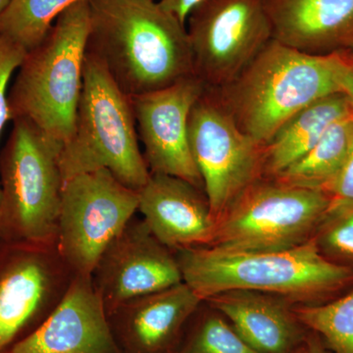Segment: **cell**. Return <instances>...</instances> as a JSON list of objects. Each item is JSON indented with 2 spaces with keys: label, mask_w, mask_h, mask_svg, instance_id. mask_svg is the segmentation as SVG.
Returning <instances> with one entry per match:
<instances>
[{
  "label": "cell",
  "mask_w": 353,
  "mask_h": 353,
  "mask_svg": "<svg viewBox=\"0 0 353 353\" xmlns=\"http://www.w3.org/2000/svg\"><path fill=\"white\" fill-rule=\"evenodd\" d=\"M183 281L208 301L230 290H252L290 303L318 304L353 285V268L325 257L314 238L280 250L199 246L178 250Z\"/></svg>",
  "instance_id": "7a4b0ae2"
},
{
  "label": "cell",
  "mask_w": 353,
  "mask_h": 353,
  "mask_svg": "<svg viewBox=\"0 0 353 353\" xmlns=\"http://www.w3.org/2000/svg\"><path fill=\"white\" fill-rule=\"evenodd\" d=\"M94 274L109 316L132 299L183 282L176 257L143 221L127 225L106 248Z\"/></svg>",
  "instance_id": "7c38bea8"
},
{
  "label": "cell",
  "mask_w": 353,
  "mask_h": 353,
  "mask_svg": "<svg viewBox=\"0 0 353 353\" xmlns=\"http://www.w3.org/2000/svg\"><path fill=\"white\" fill-rule=\"evenodd\" d=\"M190 152L216 222L241 192L263 178V146L241 131L212 88L192 106Z\"/></svg>",
  "instance_id": "9c48e42d"
},
{
  "label": "cell",
  "mask_w": 353,
  "mask_h": 353,
  "mask_svg": "<svg viewBox=\"0 0 353 353\" xmlns=\"http://www.w3.org/2000/svg\"><path fill=\"white\" fill-rule=\"evenodd\" d=\"M59 166L64 182L105 169L137 192L150 176L139 148L130 97L101 63L87 54L75 129L60 152Z\"/></svg>",
  "instance_id": "5b68a950"
},
{
  "label": "cell",
  "mask_w": 353,
  "mask_h": 353,
  "mask_svg": "<svg viewBox=\"0 0 353 353\" xmlns=\"http://www.w3.org/2000/svg\"><path fill=\"white\" fill-rule=\"evenodd\" d=\"M176 353H179V352H176Z\"/></svg>",
  "instance_id": "d6a6232c"
},
{
  "label": "cell",
  "mask_w": 353,
  "mask_h": 353,
  "mask_svg": "<svg viewBox=\"0 0 353 353\" xmlns=\"http://www.w3.org/2000/svg\"><path fill=\"white\" fill-rule=\"evenodd\" d=\"M201 1L202 0H160L158 3L164 10L175 15L183 24L185 25L192 9Z\"/></svg>",
  "instance_id": "4316f807"
},
{
  "label": "cell",
  "mask_w": 353,
  "mask_h": 353,
  "mask_svg": "<svg viewBox=\"0 0 353 353\" xmlns=\"http://www.w3.org/2000/svg\"><path fill=\"white\" fill-rule=\"evenodd\" d=\"M309 353H327L317 336H311L307 341Z\"/></svg>",
  "instance_id": "f1b7e54d"
},
{
  "label": "cell",
  "mask_w": 353,
  "mask_h": 353,
  "mask_svg": "<svg viewBox=\"0 0 353 353\" xmlns=\"http://www.w3.org/2000/svg\"><path fill=\"white\" fill-rule=\"evenodd\" d=\"M205 88L192 75L170 87L130 97L150 174L176 176L202 190L201 174L190 152L188 123L192 106Z\"/></svg>",
  "instance_id": "8fae6325"
},
{
  "label": "cell",
  "mask_w": 353,
  "mask_h": 353,
  "mask_svg": "<svg viewBox=\"0 0 353 353\" xmlns=\"http://www.w3.org/2000/svg\"><path fill=\"white\" fill-rule=\"evenodd\" d=\"M301 325L321 334L334 353H353V289L318 304L292 305Z\"/></svg>",
  "instance_id": "7402d4cb"
},
{
  "label": "cell",
  "mask_w": 353,
  "mask_h": 353,
  "mask_svg": "<svg viewBox=\"0 0 353 353\" xmlns=\"http://www.w3.org/2000/svg\"><path fill=\"white\" fill-rule=\"evenodd\" d=\"M353 115L345 92L328 95L290 118L263 146V175L273 178L304 157L336 122Z\"/></svg>",
  "instance_id": "d6986e66"
},
{
  "label": "cell",
  "mask_w": 353,
  "mask_h": 353,
  "mask_svg": "<svg viewBox=\"0 0 353 353\" xmlns=\"http://www.w3.org/2000/svg\"><path fill=\"white\" fill-rule=\"evenodd\" d=\"M208 301L256 352L292 353L301 347V324L292 310L294 304L281 297L252 290H230Z\"/></svg>",
  "instance_id": "ac0fdd59"
},
{
  "label": "cell",
  "mask_w": 353,
  "mask_h": 353,
  "mask_svg": "<svg viewBox=\"0 0 353 353\" xmlns=\"http://www.w3.org/2000/svg\"><path fill=\"white\" fill-rule=\"evenodd\" d=\"M139 196L143 222L162 245L176 250L212 245L217 222L203 190L176 176L150 174Z\"/></svg>",
  "instance_id": "9a60e30c"
},
{
  "label": "cell",
  "mask_w": 353,
  "mask_h": 353,
  "mask_svg": "<svg viewBox=\"0 0 353 353\" xmlns=\"http://www.w3.org/2000/svg\"><path fill=\"white\" fill-rule=\"evenodd\" d=\"M139 199V192L105 169L65 181L57 239L62 259L76 275L92 277L106 248L131 222Z\"/></svg>",
  "instance_id": "ba28073f"
},
{
  "label": "cell",
  "mask_w": 353,
  "mask_h": 353,
  "mask_svg": "<svg viewBox=\"0 0 353 353\" xmlns=\"http://www.w3.org/2000/svg\"><path fill=\"white\" fill-rule=\"evenodd\" d=\"M324 192L331 199L330 208L353 202V146L345 163Z\"/></svg>",
  "instance_id": "484cf974"
},
{
  "label": "cell",
  "mask_w": 353,
  "mask_h": 353,
  "mask_svg": "<svg viewBox=\"0 0 353 353\" xmlns=\"http://www.w3.org/2000/svg\"><path fill=\"white\" fill-rule=\"evenodd\" d=\"M352 64L345 52L311 55L272 39L232 82L212 90L241 131L264 146L299 111L343 92Z\"/></svg>",
  "instance_id": "3957f363"
},
{
  "label": "cell",
  "mask_w": 353,
  "mask_h": 353,
  "mask_svg": "<svg viewBox=\"0 0 353 353\" xmlns=\"http://www.w3.org/2000/svg\"><path fill=\"white\" fill-rule=\"evenodd\" d=\"M352 146L353 115L334 124L304 157L273 178L287 185L324 192Z\"/></svg>",
  "instance_id": "ffe728a7"
},
{
  "label": "cell",
  "mask_w": 353,
  "mask_h": 353,
  "mask_svg": "<svg viewBox=\"0 0 353 353\" xmlns=\"http://www.w3.org/2000/svg\"><path fill=\"white\" fill-rule=\"evenodd\" d=\"M9 3V0H0V14L2 13V11L6 9L7 4Z\"/></svg>",
  "instance_id": "4dcf8cb0"
},
{
  "label": "cell",
  "mask_w": 353,
  "mask_h": 353,
  "mask_svg": "<svg viewBox=\"0 0 353 353\" xmlns=\"http://www.w3.org/2000/svg\"><path fill=\"white\" fill-rule=\"evenodd\" d=\"M83 0H9L0 14V36L26 51L46 39L57 18Z\"/></svg>",
  "instance_id": "44dd1931"
},
{
  "label": "cell",
  "mask_w": 353,
  "mask_h": 353,
  "mask_svg": "<svg viewBox=\"0 0 353 353\" xmlns=\"http://www.w3.org/2000/svg\"><path fill=\"white\" fill-rule=\"evenodd\" d=\"M313 238L325 257L353 268V202L330 208Z\"/></svg>",
  "instance_id": "603a6c76"
},
{
  "label": "cell",
  "mask_w": 353,
  "mask_h": 353,
  "mask_svg": "<svg viewBox=\"0 0 353 353\" xmlns=\"http://www.w3.org/2000/svg\"><path fill=\"white\" fill-rule=\"evenodd\" d=\"M27 51L18 44L0 36V137L11 121L8 90L11 77L19 68Z\"/></svg>",
  "instance_id": "d4e9b609"
},
{
  "label": "cell",
  "mask_w": 353,
  "mask_h": 353,
  "mask_svg": "<svg viewBox=\"0 0 353 353\" xmlns=\"http://www.w3.org/2000/svg\"><path fill=\"white\" fill-rule=\"evenodd\" d=\"M185 282L132 299L118 308L112 326L122 353H165L202 303Z\"/></svg>",
  "instance_id": "e0dca14e"
},
{
  "label": "cell",
  "mask_w": 353,
  "mask_h": 353,
  "mask_svg": "<svg viewBox=\"0 0 353 353\" xmlns=\"http://www.w3.org/2000/svg\"><path fill=\"white\" fill-rule=\"evenodd\" d=\"M343 88V92H345V94L347 95L348 99H350V103H352L353 108V61L352 66L348 69L347 75L345 77Z\"/></svg>",
  "instance_id": "83f0119b"
},
{
  "label": "cell",
  "mask_w": 353,
  "mask_h": 353,
  "mask_svg": "<svg viewBox=\"0 0 353 353\" xmlns=\"http://www.w3.org/2000/svg\"><path fill=\"white\" fill-rule=\"evenodd\" d=\"M345 53H347L348 57H350V59H352V61H353V50H350V51H348V52H345Z\"/></svg>",
  "instance_id": "1f68e13d"
},
{
  "label": "cell",
  "mask_w": 353,
  "mask_h": 353,
  "mask_svg": "<svg viewBox=\"0 0 353 353\" xmlns=\"http://www.w3.org/2000/svg\"><path fill=\"white\" fill-rule=\"evenodd\" d=\"M85 54L128 95L145 94L194 75L187 27L154 0H88Z\"/></svg>",
  "instance_id": "6da1fadb"
},
{
  "label": "cell",
  "mask_w": 353,
  "mask_h": 353,
  "mask_svg": "<svg viewBox=\"0 0 353 353\" xmlns=\"http://www.w3.org/2000/svg\"><path fill=\"white\" fill-rule=\"evenodd\" d=\"M88 25V0L69 7L28 51L8 90L11 122L28 121L61 148L75 129Z\"/></svg>",
  "instance_id": "277c9868"
},
{
  "label": "cell",
  "mask_w": 353,
  "mask_h": 353,
  "mask_svg": "<svg viewBox=\"0 0 353 353\" xmlns=\"http://www.w3.org/2000/svg\"><path fill=\"white\" fill-rule=\"evenodd\" d=\"M54 288L48 248L0 241V353H7L46 318Z\"/></svg>",
  "instance_id": "5bb4252c"
},
{
  "label": "cell",
  "mask_w": 353,
  "mask_h": 353,
  "mask_svg": "<svg viewBox=\"0 0 353 353\" xmlns=\"http://www.w3.org/2000/svg\"><path fill=\"white\" fill-rule=\"evenodd\" d=\"M179 353H260L246 343L222 317H206Z\"/></svg>",
  "instance_id": "cb8c5ba5"
},
{
  "label": "cell",
  "mask_w": 353,
  "mask_h": 353,
  "mask_svg": "<svg viewBox=\"0 0 353 353\" xmlns=\"http://www.w3.org/2000/svg\"><path fill=\"white\" fill-rule=\"evenodd\" d=\"M272 37L311 55L353 50V0H265Z\"/></svg>",
  "instance_id": "2e32d148"
},
{
  "label": "cell",
  "mask_w": 353,
  "mask_h": 353,
  "mask_svg": "<svg viewBox=\"0 0 353 353\" xmlns=\"http://www.w3.org/2000/svg\"><path fill=\"white\" fill-rule=\"evenodd\" d=\"M187 22L194 75L206 88L232 82L273 39L265 0H202Z\"/></svg>",
  "instance_id": "30bf717a"
},
{
  "label": "cell",
  "mask_w": 353,
  "mask_h": 353,
  "mask_svg": "<svg viewBox=\"0 0 353 353\" xmlns=\"http://www.w3.org/2000/svg\"><path fill=\"white\" fill-rule=\"evenodd\" d=\"M0 152V241L48 248L57 236L62 148L23 119Z\"/></svg>",
  "instance_id": "8992f818"
},
{
  "label": "cell",
  "mask_w": 353,
  "mask_h": 353,
  "mask_svg": "<svg viewBox=\"0 0 353 353\" xmlns=\"http://www.w3.org/2000/svg\"><path fill=\"white\" fill-rule=\"evenodd\" d=\"M292 353H309L307 343L305 345H301V347H297Z\"/></svg>",
  "instance_id": "f546056e"
},
{
  "label": "cell",
  "mask_w": 353,
  "mask_h": 353,
  "mask_svg": "<svg viewBox=\"0 0 353 353\" xmlns=\"http://www.w3.org/2000/svg\"><path fill=\"white\" fill-rule=\"evenodd\" d=\"M331 206L321 190L259 179L217 220L210 246L234 250L296 248L315 236Z\"/></svg>",
  "instance_id": "52a82bcc"
},
{
  "label": "cell",
  "mask_w": 353,
  "mask_h": 353,
  "mask_svg": "<svg viewBox=\"0 0 353 353\" xmlns=\"http://www.w3.org/2000/svg\"><path fill=\"white\" fill-rule=\"evenodd\" d=\"M7 353H122L92 277L76 275L57 307Z\"/></svg>",
  "instance_id": "4fadbf2b"
}]
</instances>
